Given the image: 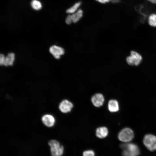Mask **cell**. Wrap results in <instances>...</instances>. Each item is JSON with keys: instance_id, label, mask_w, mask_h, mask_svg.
Listing matches in <instances>:
<instances>
[{"instance_id": "21", "label": "cell", "mask_w": 156, "mask_h": 156, "mask_svg": "<svg viewBox=\"0 0 156 156\" xmlns=\"http://www.w3.org/2000/svg\"><path fill=\"white\" fill-rule=\"evenodd\" d=\"M151 3L154 4H156V0H146Z\"/></svg>"}, {"instance_id": "11", "label": "cell", "mask_w": 156, "mask_h": 156, "mask_svg": "<svg viewBox=\"0 0 156 156\" xmlns=\"http://www.w3.org/2000/svg\"><path fill=\"white\" fill-rule=\"evenodd\" d=\"M107 107L110 112L112 113L117 112L119 109L118 102L115 99H111L108 102Z\"/></svg>"}, {"instance_id": "15", "label": "cell", "mask_w": 156, "mask_h": 156, "mask_svg": "<svg viewBox=\"0 0 156 156\" xmlns=\"http://www.w3.org/2000/svg\"><path fill=\"white\" fill-rule=\"evenodd\" d=\"M148 21L150 25L156 27V14L152 13L150 14L148 17Z\"/></svg>"}, {"instance_id": "18", "label": "cell", "mask_w": 156, "mask_h": 156, "mask_svg": "<svg viewBox=\"0 0 156 156\" xmlns=\"http://www.w3.org/2000/svg\"><path fill=\"white\" fill-rule=\"evenodd\" d=\"M66 23L68 25H70L73 23L71 14H69L67 16L65 20Z\"/></svg>"}, {"instance_id": "6", "label": "cell", "mask_w": 156, "mask_h": 156, "mask_svg": "<svg viewBox=\"0 0 156 156\" xmlns=\"http://www.w3.org/2000/svg\"><path fill=\"white\" fill-rule=\"evenodd\" d=\"M73 107V103L67 99L62 100L59 105L60 110L63 113H67L70 112Z\"/></svg>"}, {"instance_id": "10", "label": "cell", "mask_w": 156, "mask_h": 156, "mask_svg": "<svg viewBox=\"0 0 156 156\" xmlns=\"http://www.w3.org/2000/svg\"><path fill=\"white\" fill-rule=\"evenodd\" d=\"M109 131L107 128L105 126L98 127L96 130V135L99 138L102 139L106 138L108 135Z\"/></svg>"}, {"instance_id": "12", "label": "cell", "mask_w": 156, "mask_h": 156, "mask_svg": "<svg viewBox=\"0 0 156 156\" xmlns=\"http://www.w3.org/2000/svg\"><path fill=\"white\" fill-rule=\"evenodd\" d=\"M82 10L79 9L76 12L71 14L73 23H76L78 22L83 16Z\"/></svg>"}, {"instance_id": "16", "label": "cell", "mask_w": 156, "mask_h": 156, "mask_svg": "<svg viewBox=\"0 0 156 156\" xmlns=\"http://www.w3.org/2000/svg\"><path fill=\"white\" fill-rule=\"evenodd\" d=\"M31 5L32 8L35 10H39L42 7L41 3L37 0H33L31 2Z\"/></svg>"}, {"instance_id": "9", "label": "cell", "mask_w": 156, "mask_h": 156, "mask_svg": "<svg viewBox=\"0 0 156 156\" xmlns=\"http://www.w3.org/2000/svg\"><path fill=\"white\" fill-rule=\"evenodd\" d=\"M41 120L45 126L49 127H52L55 122V118L53 116L50 114H46L43 116Z\"/></svg>"}, {"instance_id": "13", "label": "cell", "mask_w": 156, "mask_h": 156, "mask_svg": "<svg viewBox=\"0 0 156 156\" xmlns=\"http://www.w3.org/2000/svg\"><path fill=\"white\" fill-rule=\"evenodd\" d=\"M15 59V55L13 53H9L5 57L4 65L6 66H12L13 64Z\"/></svg>"}, {"instance_id": "14", "label": "cell", "mask_w": 156, "mask_h": 156, "mask_svg": "<svg viewBox=\"0 0 156 156\" xmlns=\"http://www.w3.org/2000/svg\"><path fill=\"white\" fill-rule=\"evenodd\" d=\"M81 4V1L75 3L73 6L67 9L66 12L67 13L72 14L76 12L79 9Z\"/></svg>"}, {"instance_id": "19", "label": "cell", "mask_w": 156, "mask_h": 156, "mask_svg": "<svg viewBox=\"0 0 156 156\" xmlns=\"http://www.w3.org/2000/svg\"><path fill=\"white\" fill-rule=\"evenodd\" d=\"M5 57L4 55L2 54L0 55V65H3L5 61Z\"/></svg>"}, {"instance_id": "4", "label": "cell", "mask_w": 156, "mask_h": 156, "mask_svg": "<svg viewBox=\"0 0 156 156\" xmlns=\"http://www.w3.org/2000/svg\"><path fill=\"white\" fill-rule=\"evenodd\" d=\"M143 142L149 151H153L156 150V136L155 135L151 134L146 135L143 138Z\"/></svg>"}, {"instance_id": "5", "label": "cell", "mask_w": 156, "mask_h": 156, "mask_svg": "<svg viewBox=\"0 0 156 156\" xmlns=\"http://www.w3.org/2000/svg\"><path fill=\"white\" fill-rule=\"evenodd\" d=\"M142 60V57L138 53L131 51V55L127 57L126 61L129 65L138 66L141 63Z\"/></svg>"}, {"instance_id": "17", "label": "cell", "mask_w": 156, "mask_h": 156, "mask_svg": "<svg viewBox=\"0 0 156 156\" xmlns=\"http://www.w3.org/2000/svg\"><path fill=\"white\" fill-rule=\"evenodd\" d=\"M83 155V156H95V154L93 150H89L84 151Z\"/></svg>"}, {"instance_id": "3", "label": "cell", "mask_w": 156, "mask_h": 156, "mask_svg": "<svg viewBox=\"0 0 156 156\" xmlns=\"http://www.w3.org/2000/svg\"><path fill=\"white\" fill-rule=\"evenodd\" d=\"M48 144L50 147V151L52 156H61L64 151L63 146L60 145L57 141L52 140H50Z\"/></svg>"}, {"instance_id": "1", "label": "cell", "mask_w": 156, "mask_h": 156, "mask_svg": "<svg viewBox=\"0 0 156 156\" xmlns=\"http://www.w3.org/2000/svg\"><path fill=\"white\" fill-rule=\"evenodd\" d=\"M122 156H138L140 154L139 147L133 143H125L121 144Z\"/></svg>"}, {"instance_id": "22", "label": "cell", "mask_w": 156, "mask_h": 156, "mask_svg": "<svg viewBox=\"0 0 156 156\" xmlns=\"http://www.w3.org/2000/svg\"><path fill=\"white\" fill-rule=\"evenodd\" d=\"M113 3H117L120 1L119 0H112V1Z\"/></svg>"}, {"instance_id": "7", "label": "cell", "mask_w": 156, "mask_h": 156, "mask_svg": "<svg viewBox=\"0 0 156 156\" xmlns=\"http://www.w3.org/2000/svg\"><path fill=\"white\" fill-rule=\"evenodd\" d=\"M91 100L93 105L95 107H98L103 105L105 101V98L102 94L96 93L92 95Z\"/></svg>"}, {"instance_id": "2", "label": "cell", "mask_w": 156, "mask_h": 156, "mask_svg": "<svg viewBox=\"0 0 156 156\" xmlns=\"http://www.w3.org/2000/svg\"><path fill=\"white\" fill-rule=\"evenodd\" d=\"M134 135V133L132 129L128 127H126L119 132L118 138L120 141L127 143L131 141L133 139Z\"/></svg>"}, {"instance_id": "20", "label": "cell", "mask_w": 156, "mask_h": 156, "mask_svg": "<svg viewBox=\"0 0 156 156\" xmlns=\"http://www.w3.org/2000/svg\"><path fill=\"white\" fill-rule=\"evenodd\" d=\"M96 1L102 4H105L109 3L112 0H95Z\"/></svg>"}, {"instance_id": "8", "label": "cell", "mask_w": 156, "mask_h": 156, "mask_svg": "<svg viewBox=\"0 0 156 156\" xmlns=\"http://www.w3.org/2000/svg\"><path fill=\"white\" fill-rule=\"evenodd\" d=\"M50 52L56 59H59L60 56L64 53V50L62 48L54 45L50 47L49 49Z\"/></svg>"}]
</instances>
